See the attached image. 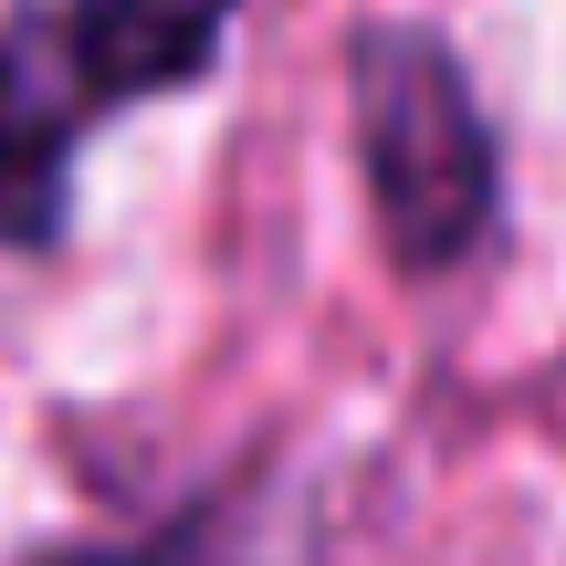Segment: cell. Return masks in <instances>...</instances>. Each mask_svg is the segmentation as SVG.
I'll return each mask as SVG.
<instances>
[{"mask_svg":"<svg viewBox=\"0 0 566 566\" xmlns=\"http://www.w3.org/2000/svg\"><path fill=\"white\" fill-rule=\"evenodd\" d=\"M357 147H367V200L409 273H441L483 242L493 221V137L472 105L462 63L430 32L388 21L357 42Z\"/></svg>","mask_w":566,"mask_h":566,"instance_id":"cell-1","label":"cell"},{"mask_svg":"<svg viewBox=\"0 0 566 566\" xmlns=\"http://www.w3.org/2000/svg\"><path fill=\"white\" fill-rule=\"evenodd\" d=\"M95 105L105 95L84 84L63 11L0 21V242H42L63 221V168Z\"/></svg>","mask_w":566,"mask_h":566,"instance_id":"cell-2","label":"cell"},{"mask_svg":"<svg viewBox=\"0 0 566 566\" xmlns=\"http://www.w3.org/2000/svg\"><path fill=\"white\" fill-rule=\"evenodd\" d=\"M221 21H231V0H74L63 32H74L84 84L105 105H126V95L189 84L210 63V42H221Z\"/></svg>","mask_w":566,"mask_h":566,"instance_id":"cell-3","label":"cell"}]
</instances>
